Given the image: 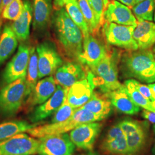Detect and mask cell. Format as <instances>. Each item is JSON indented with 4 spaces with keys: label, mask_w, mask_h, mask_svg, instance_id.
I'll use <instances>...</instances> for the list:
<instances>
[{
    "label": "cell",
    "mask_w": 155,
    "mask_h": 155,
    "mask_svg": "<svg viewBox=\"0 0 155 155\" xmlns=\"http://www.w3.org/2000/svg\"><path fill=\"white\" fill-rule=\"evenodd\" d=\"M51 22L61 51L68 58L78 61L83 51V35L64 7L55 10Z\"/></svg>",
    "instance_id": "obj_1"
},
{
    "label": "cell",
    "mask_w": 155,
    "mask_h": 155,
    "mask_svg": "<svg viewBox=\"0 0 155 155\" xmlns=\"http://www.w3.org/2000/svg\"><path fill=\"white\" fill-rule=\"evenodd\" d=\"M120 68L124 77L155 83V58L150 50L127 51L121 57Z\"/></svg>",
    "instance_id": "obj_2"
},
{
    "label": "cell",
    "mask_w": 155,
    "mask_h": 155,
    "mask_svg": "<svg viewBox=\"0 0 155 155\" xmlns=\"http://www.w3.org/2000/svg\"><path fill=\"white\" fill-rule=\"evenodd\" d=\"M121 54L117 50H109L105 58L91 68L95 87L107 94L122 86L118 80V64Z\"/></svg>",
    "instance_id": "obj_3"
},
{
    "label": "cell",
    "mask_w": 155,
    "mask_h": 155,
    "mask_svg": "<svg viewBox=\"0 0 155 155\" xmlns=\"http://www.w3.org/2000/svg\"><path fill=\"white\" fill-rule=\"evenodd\" d=\"M101 120L102 119L100 117L81 107L76 109L71 117L63 122L38 125L28 132L32 136L39 138L47 135L66 133L81 124Z\"/></svg>",
    "instance_id": "obj_4"
},
{
    "label": "cell",
    "mask_w": 155,
    "mask_h": 155,
    "mask_svg": "<svg viewBox=\"0 0 155 155\" xmlns=\"http://www.w3.org/2000/svg\"><path fill=\"white\" fill-rule=\"evenodd\" d=\"M26 77L5 85L0 90V116H15L26 101Z\"/></svg>",
    "instance_id": "obj_5"
},
{
    "label": "cell",
    "mask_w": 155,
    "mask_h": 155,
    "mask_svg": "<svg viewBox=\"0 0 155 155\" xmlns=\"http://www.w3.org/2000/svg\"><path fill=\"white\" fill-rule=\"evenodd\" d=\"M103 25V33L107 44L127 51L139 50L133 36V31L136 27L122 25L107 21Z\"/></svg>",
    "instance_id": "obj_6"
},
{
    "label": "cell",
    "mask_w": 155,
    "mask_h": 155,
    "mask_svg": "<svg viewBox=\"0 0 155 155\" xmlns=\"http://www.w3.org/2000/svg\"><path fill=\"white\" fill-rule=\"evenodd\" d=\"M31 48L25 44L20 45L16 54L7 64L1 75L3 85L12 83L21 78L26 77Z\"/></svg>",
    "instance_id": "obj_7"
},
{
    "label": "cell",
    "mask_w": 155,
    "mask_h": 155,
    "mask_svg": "<svg viewBox=\"0 0 155 155\" xmlns=\"http://www.w3.org/2000/svg\"><path fill=\"white\" fill-rule=\"evenodd\" d=\"M39 142L25 133H20L0 141V155H34Z\"/></svg>",
    "instance_id": "obj_8"
},
{
    "label": "cell",
    "mask_w": 155,
    "mask_h": 155,
    "mask_svg": "<svg viewBox=\"0 0 155 155\" xmlns=\"http://www.w3.org/2000/svg\"><path fill=\"white\" fill-rule=\"evenodd\" d=\"M36 50L38 56L39 79L52 75L63 64L55 45L52 42H42Z\"/></svg>",
    "instance_id": "obj_9"
},
{
    "label": "cell",
    "mask_w": 155,
    "mask_h": 155,
    "mask_svg": "<svg viewBox=\"0 0 155 155\" xmlns=\"http://www.w3.org/2000/svg\"><path fill=\"white\" fill-rule=\"evenodd\" d=\"M38 140L39 155H73L76 147L66 133L45 136Z\"/></svg>",
    "instance_id": "obj_10"
},
{
    "label": "cell",
    "mask_w": 155,
    "mask_h": 155,
    "mask_svg": "<svg viewBox=\"0 0 155 155\" xmlns=\"http://www.w3.org/2000/svg\"><path fill=\"white\" fill-rule=\"evenodd\" d=\"M108 51L102 40L90 33L83 37V51L78 61L91 69L105 58Z\"/></svg>",
    "instance_id": "obj_11"
},
{
    "label": "cell",
    "mask_w": 155,
    "mask_h": 155,
    "mask_svg": "<svg viewBox=\"0 0 155 155\" xmlns=\"http://www.w3.org/2000/svg\"><path fill=\"white\" fill-rule=\"evenodd\" d=\"M102 125L98 122L84 123L78 125L70 131V137L72 143L78 148L92 150Z\"/></svg>",
    "instance_id": "obj_12"
},
{
    "label": "cell",
    "mask_w": 155,
    "mask_h": 155,
    "mask_svg": "<svg viewBox=\"0 0 155 155\" xmlns=\"http://www.w3.org/2000/svg\"><path fill=\"white\" fill-rule=\"evenodd\" d=\"M69 88L57 85L55 92L45 103L36 106L29 116V120L33 124L40 122L54 114L62 105Z\"/></svg>",
    "instance_id": "obj_13"
},
{
    "label": "cell",
    "mask_w": 155,
    "mask_h": 155,
    "mask_svg": "<svg viewBox=\"0 0 155 155\" xmlns=\"http://www.w3.org/2000/svg\"><path fill=\"white\" fill-rule=\"evenodd\" d=\"M93 78L92 72L90 71L85 79L74 84L69 88L66 99L72 107H81L90 100L95 87Z\"/></svg>",
    "instance_id": "obj_14"
},
{
    "label": "cell",
    "mask_w": 155,
    "mask_h": 155,
    "mask_svg": "<svg viewBox=\"0 0 155 155\" xmlns=\"http://www.w3.org/2000/svg\"><path fill=\"white\" fill-rule=\"evenodd\" d=\"M86 77L87 74L82 64L76 61L63 64L55 72L54 78L57 85L70 88Z\"/></svg>",
    "instance_id": "obj_15"
},
{
    "label": "cell",
    "mask_w": 155,
    "mask_h": 155,
    "mask_svg": "<svg viewBox=\"0 0 155 155\" xmlns=\"http://www.w3.org/2000/svg\"><path fill=\"white\" fill-rule=\"evenodd\" d=\"M105 21L119 25L136 27L137 20L127 6L116 0L109 3L104 13Z\"/></svg>",
    "instance_id": "obj_16"
},
{
    "label": "cell",
    "mask_w": 155,
    "mask_h": 155,
    "mask_svg": "<svg viewBox=\"0 0 155 155\" xmlns=\"http://www.w3.org/2000/svg\"><path fill=\"white\" fill-rule=\"evenodd\" d=\"M56 84L52 75L39 81L25 101L28 107L33 108L45 103L55 92Z\"/></svg>",
    "instance_id": "obj_17"
},
{
    "label": "cell",
    "mask_w": 155,
    "mask_h": 155,
    "mask_svg": "<svg viewBox=\"0 0 155 155\" xmlns=\"http://www.w3.org/2000/svg\"><path fill=\"white\" fill-rule=\"evenodd\" d=\"M51 0H33V29L38 32L46 31L52 19Z\"/></svg>",
    "instance_id": "obj_18"
},
{
    "label": "cell",
    "mask_w": 155,
    "mask_h": 155,
    "mask_svg": "<svg viewBox=\"0 0 155 155\" xmlns=\"http://www.w3.org/2000/svg\"><path fill=\"white\" fill-rule=\"evenodd\" d=\"M105 95L109 98L112 105L124 114L134 115L141 110L140 107L134 103L128 94L124 85Z\"/></svg>",
    "instance_id": "obj_19"
},
{
    "label": "cell",
    "mask_w": 155,
    "mask_h": 155,
    "mask_svg": "<svg viewBox=\"0 0 155 155\" xmlns=\"http://www.w3.org/2000/svg\"><path fill=\"white\" fill-rule=\"evenodd\" d=\"M33 18V4L30 0L24 1L22 13L12 24L11 27L18 41L24 42L28 40L30 34V27Z\"/></svg>",
    "instance_id": "obj_20"
},
{
    "label": "cell",
    "mask_w": 155,
    "mask_h": 155,
    "mask_svg": "<svg viewBox=\"0 0 155 155\" xmlns=\"http://www.w3.org/2000/svg\"><path fill=\"white\" fill-rule=\"evenodd\" d=\"M139 50H150L155 45V23L139 21L133 33Z\"/></svg>",
    "instance_id": "obj_21"
},
{
    "label": "cell",
    "mask_w": 155,
    "mask_h": 155,
    "mask_svg": "<svg viewBox=\"0 0 155 155\" xmlns=\"http://www.w3.org/2000/svg\"><path fill=\"white\" fill-rule=\"evenodd\" d=\"M82 107L101 117L102 120L110 116L113 105L105 94L94 93L91 98Z\"/></svg>",
    "instance_id": "obj_22"
},
{
    "label": "cell",
    "mask_w": 155,
    "mask_h": 155,
    "mask_svg": "<svg viewBox=\"0 0 155 155\" xmlns=\"http://www.w3.org/2000/svg\"><path fill=\"white\" fill-rule=\"evenodd\" d=\"M18 40L11 26L6 25L0 38V66L15 52Z\"/></svg>",
    "instance_id": "obj_23"
},
{
    "label": "cell",
    "mask_w": 155,
    "mask_h": 155,
    "mask_svg": "<svg viewBox=\"0 0 155 155\" xmlns=\"http://www.w3.org/2000/svg\"><path fill=\"white\" fill-rule=\"evenodd\" d=\"M39 125L38 123L30 124L24 120H12L0 123V141L9 138L18 133L28 132Z\"/></svg>",
    "instance_id": "obj_24"
},
{
    "label": "cell",
    "mask_w": 155,
    "mask_h": 155,
    "mask_svg": "<svg viewBox=\"0 0 155 155\" xmlns=\"http://www.w3.org/2000/svg\"><path fill=\"white\" fill-rule=\"evenodd\" d=\"M127 140L128 155H137L145 146L148 139L147 124L134 133L126 135Z\"/></svg>",
    "instance_id": "obj_25"
},
{
    "label": "cell",
    "mask_w": 155,
    "mask_h": 155,
    "mask_svg": "<svg viewBox=\"0 0 155 155\" xmlns=\"http://www.w3.org/2000/svg\"><path fill=\"white\" fill-rule=\"evenodd\" d=\"M39 79L38 56L35 47H31L30 56L27 70V77H26V100L31 93Z\"/></svg>",
    "instance_id": "obj_26"
},
{
    "label": "cell",
    "mask_w": 155,
    "mask_h": 155,
    "mask_svg": "<svg viewBox=\"0 0 155 155\" xmlns=\"http://www.w3.org/2000/svg\"><path fill=\"white\" fill-rule=\"evenodd\" d=\"M65 8L72 21L81 29L83 37L89 34L90 32L87 24L79 6L77 0H68L65 5Z\"/></svg>",
    "instance_id": "obj_27"
},
{
    "label": "cell",
    "mask_w": 155,
    "mask_h": 155,
    "mask_svg": "<svg viewBox=\"0 0 155 155\" xmlns=\"http://www.w3.org/2000/svg\"><path fill=\"white\" fill-rule=\"evenodd\" d=\"M132 9L137 21H152L155 11V0H144Z\"/></svg>",
    "instance_id": "obj_28"
},
{
    "label": "cell",
    "mask_w": 155,
    "mask_h": 155,
    "mask_svg": "<svg viewBox=\"0 0 155 155\" xmlns=\"http://www.w3.org/2000/svg\"><path fill=\"white\" fill-rule=\"evenodd\" d=\"M102 150L106 152L113 155H127V137L125 134L122 136L109 141H103L101 145Z\"/></svg>",
    "instance_id": "obj_29"
},
{
    "label": "cell",
    "mask_w": 155,
    "mask_h": 155,
    "mask_svg": "<svg viewBox=\"0 0 155 155\" xmlns=\"http://www.w3.org/2000/svg\"><path fill=\"white\" fill-rule=\"evenodd\" d=\"M124 86L127 89L128 94H129L135 104L145 110L155 112V108L153 106L152 102L150 100L146 98L137 90L133 83L132 79H129L125 81L124 82Z\"/></svg>",
    "instance_id": "obj_30"
},
{
    "label": "cell",
    "mask_w": 155,
    "mask_h": 155,
    "mask_svg": "<svg viewBox=\"0 0 155 155\" xmlns=\"http://www.w3.org/2000/svg\"><path fill=\"white\" fill-rule=\"evenodd\" d=\"M78 2L87 24L90 33L95 35L99 31L101 27L97 21L92 9L87 0H78Z\"/></svg>",
    "instance_id": "obj_31"
},
{
    "label": "cell",
    "mask_w": 155,
    "mask_h": 155,
    "mask_svg": "<svg viewBox=\"0 0 155 155\" xmlns=\"http://www.w3.org/2000/svg\"><path fill=\"white\" fill-rule=\"evenodd\" d=\"M24 8L22 0H13L4 9L1 13L3 19L15 21L20 16Z\"/></svg>",
    "instance_id": "obj_32"
},
{
    "label": "cell",
    "mask_w": 155,
    "mask_h": 155,
    "mask_svg": "<svg viewBox=\"0 0 155 155\" xmlns=\"http://www.w3.org/2000/svg\"><path fill=\"white\" fill-rule=\"evenodd\" d=\"M94 12L97 21L100 27L103 25L105 22L104 13L108 5L109 0H87Z\"/></svg>",
    "instance_id": "obj_33"
},
{
    "label": "cell",
    "mask_w": 155,
    "mask_h": 155,
    "mask_svg": "<svg viewBox=\"0 0 155 155\" xmlns=\"http://www.w3.org/2000/svg\"><path fill=\"white\" fill-rule=\"evenodd\" d=\"M75 109L68 104L66 99L62 105L54 113L51 123H59L66 121L71 117Z\"/></svg>",
    "instance_id": "obj_34"
},
{
    "label": "cell",
    "mask_w": 155,
    "mask_h": 155,
    "mask_svg": "<svg viewBox=\"0 0 155 155\" xmlns=\"http://www.w3.org/2000/svg\"><path fill=\"white\" fill-rule=\"evenodd\" d=\"M118 124L125 135L134 133L147 124L146 122H140L132 119H125Z\"/></svg>",
    "instance_id": "obj_35"
},
{
    "label": "cell",
    "mask_w": 155,
    "mask_h": 155,
    "mask_svg": "<svg viewBox=\"0 0 155 155\" xmlns=\"http://www.w3.org/2000/svg\"><path fill=\"white\" fill-rule=\"evenodd\" d=\"M133 79V82L136 87V88L139 91V92L144 96L146 98L150 100L152 102L154 101V98L153 97V95L148 86L139 82V81Z\"/></svg>",
    "instance_id": "obj_36"
},
{
    "label": "cell",
    "mask_w": 155,
    "mask_h": 155,
    "mask_svg": "<svg viewBox=\"0 0 155 155\" xmlns=\"http://www.w3.org/2000/svg\"><path fill=\"white\" fill-rule=\"evenodd\" d=\"M124 134V133H123L121 128L118 123L110 128V129L107 132V133L106 134L104 141H109L113 139H116L117 137L122 136Z\"/></svg>",
    "instance_id": "obj_37"
},
{
    "label": "cell",
    "mask_w": 155,
    "mask_h": 155,
    "mask_svg": "<svg viewBox=\"0 0 155 155\" xmlns=\"http://www.w3.org/2000/svg\"><path fill=\"white\" fill-rule=\"evenodd\" d=\"M142 116L149 122L155 124V112L144 109L142 113Z\"/></svg>",
    "instance_id": "obj_38"
},
{
    "label": "cell",
    "mask_w": 155,
    "mask_h": 155,
    "mask_svg": "<svg viewBox=\"0 0 155 155\" xmlns=\"http://www.w3.org/2000/svg\"><path fill=\"white\" fill-rule=\"evenodd\" d=\"M68 0H54V8L55 10H59L63 8Z\"/></svg>",
    "instance_id": "obj_39"
},
{
    "label": "cell",
    "mask_w": 155,
    "mask_h": 155,
    "mask_svg": "<svg viewBox=\"0 0 155 155\" xmlns=\"http://www.w3.org/2000/svg\"><path fill=\"white\" fill-rule=\"evenodd\" d=\"M116 1L120 2L121 3L127 6L130 8H132L133 6L136 5L134 0H116Z\"/></svg>",
    "instance_id": "obj_40"
},
{
    "label": "cell",
    "mask_w": 155,
    "mask_h": 155,
    "mask_svg": "<svg viewBox=\"0 0 155 155\" xmlns=\"http://www.w3.org/2000/svg\"><path fill=\"white\" fill-rule=\"evenodd\" d=\"M148 86L150 89L153 95V97L154 98V101L152 102V104L155 108V83H150Z\"/></svg>",
    "instance_id": "obj_41"
},
{
    "label": "cell",
    "mask_w": 155,
    "mask_h": 155,
    "mask_svg": "<svg viewBox=\"0 0 155 155\" xmlns=\"http://www.w3.org/2000/svg\"><path fill=\"white\" fill-rule=\"evenodd\" d=\"M13 0H2V2L0 5V12L2 13L4 9L5 8L6 6L9 4Z\"/></svg>",
    "instance_id": "obj_42"
},
{
    "label": "cell",
    "mask_w": 155,
    "mask_h": 155,
    "mask_svg": "<svg viewBox=\"0 0 155 155\" xmlns=\"http://www.w3.org/2000/svg\"><path fill=\"white\" fill-rule=\"evenodd\" d=\"M100 155L98 153H97V152H95V151H93V150H89L88 152H87L86 153H82V154H81V155Z\"/></svg>",
    "instance_id": "obj_43"
},
{
    "label": "cell",
    "mask_w": 155,
    "mask_h": 155,
    "mask_svg": "<svg viewBox=\"0 0 155 155\" xmlns=\"http://www.w3.org/2000/svg\"><path fill=\"white\" fill-rule=\"evenodd\" d=\"M2 19L3 18L1 16V13L0 12V38H1V35L2 32V23H3Z\"/></svg>",
    "instance_id": "obj_44"
},
{
    "label": "cell",
    "mask_w": 155,
    "mask_h": 155,
    "mask_svg": "<svg viewBox=\"0 0 155 155\" xmlns=\"http://www.w3.org/2000/svg\"><path fill=\"white\" fill-rule=\"evenodd\" d=\"M153 131H154V133H155V125L153 126ZM153 155H155V145H154V147H153Z\"/></svg>",
    "instance_id": "obj_45"
},
{
    "label": "cell",
    "mask_w": 155,
    "mask_h": 155,
    "mask_svg": "<svg viewBox=\"0 0 155 155\" xmlns=\"http://www.w3.org/2000/svg\"><path fill=\"white\" fill-rule=\"evenodd\" d=\"M144 1V0H134L136 5L137 4H139L140 2H142V1Z\"/></svg>",
    "instance_id": "obj_46"
},
{
    "label": "cell",
    "mask_w": 155,
    "mask_h": 155,
    "mask_svg": "<svg viewBox=\"0 0 155 155\" xmlns=\"http://www.w3.org/2000/svg\"><path fill=\"white\" fill-rule=\"evenodd\" d=\"M154 53H155V45L153 47V51H152Z\"/></svg>",
    "instance_id": "obj_47"
},
{
    "label": "cell",
    "mask_w": 155,
    "mask_h": 155,
    "mask_svg": "<svg viewBox=\"0 0 155 155\" xmlns=\"http://www.w3.org/2000/svg\"><path fill=\"white\" fill-rule=\"evenodd\" d=\"M1 2H2V0H0V5H1Z\"/></svg>",
    "instance_id": "obj_48"
},
{
    "label": "cell",
    "mask_w": 155,
    "mask_h": 155,
    "mask_svg": "<svg viewBox=\"0 0 155 155\" xmlns=\"http://www.w3.org/2000/svg\"><path fill=\"white\" fill-rule=\"evenodd\" d=\"M154 20H155V14H154Z\"/></svg>",
    "instance_id": "obj_49"
},
{
    "label": "cell",
    "mask_w": 155,
    "mask_h": 155,
    "mask_svg": "<svg viewBox=\"0 0 155 155\" xmlns=\"http://www.w3.org/2000/svg\"><path fill=\"white\" fill-rule=\"evenodd\" d=\"M154 56H155V53H154Z\"/></svg>",
    "instance_id": "obj_50"
}]
</instances>
